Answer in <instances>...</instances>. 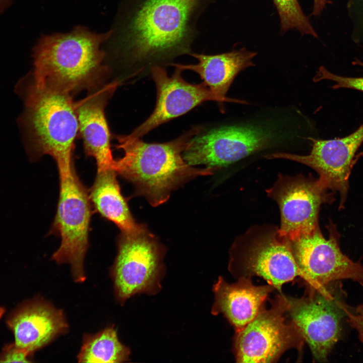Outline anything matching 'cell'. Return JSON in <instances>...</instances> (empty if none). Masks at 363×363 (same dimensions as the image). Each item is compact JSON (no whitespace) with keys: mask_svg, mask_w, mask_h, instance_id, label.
I'll list each match as a JSON object with an SVG mask.
<instances>
[{"mask_svg":"<svg viewBox=\"0 0 363 363\" xmlns=\"http://www.w3.org/2000/svg\"><path fill=\"white\" fill-rule=\"evenodd\" d=\"M212 0H130L117 47L137 72L150 73L192 52L198 19Z\"/></svg>","mask_w":363,"mask_h":363,"instance_id":"obj_1","label":"cell"},{"mask_svg":"<svg viewBox=\"0 0 363 363\" xmlns=\"http://www.w3.org/2000/svg\"><path fill=\"white\" fill-rule=\"evenodd\" d=\"M203 131L194 127L180 136L163 143H148L130 135L117 137V148L124 156L115 159L113 169L132 184L135 196L144 197L153 207L166 202L171 193L199 176L212 175L215 168L189 164L183 153L189 141Z\"/></svg>","mask_w":363,"mask_h":363,"instance_id":"obj_2","label":"cell"},{"mask_svg":"<svg viewBox=\"0 0 363 363\" xmlns=\"http://www.w3.org/2000/svg\"><path fill=\"white\" fill-rule=\"evenodd\" d=\"M112 33L78 26L69 33L42 37L33 49L34 85L70 94L103 85L109 69L100 46Z\"/></svg>","mask_w":363,"mask_h":363,"instance_id":"obj_3","label":"cell"},{"mask_svg":"<svg viewBox=\"0 0 363 363\" xmlns=\"http://www.w3.org/2000/svg\"><path fill=\"white\" fill-rule=\"evenodd\" d=\"M26 106L35 156H51L58 171L70 169L74 166V141L79 131L71 94L33 85Z\"/></svg>","mask_w":363,"mask_h":363,"instance_id":"obj_4","label":"cell"},{"mask_svg":"<svg viewBox=\"0 0 363 363\" xmlns=\"http://www.w3.org/2000/svg\"><path fill=\"white\" fill-rule=\"evenodd\" d=\"M341 282L318 287L307 285L305 294L299 298L284 294L286 315L298 328L317 361H327L341 335L347 294Z\"/></svg>","mask_w":363,"mask_h":363,"instance_id":"obj_5","label":"cell"},{"mask_svg":"<svg viewBox=\"0 0 363 363\" xmlns=\"http://www.w3.org/2000/svg\"><path fill=\"white\" fill-rule=\"evenodd\" d=\"M228 270L236 279L258 276L280 293L297 277L302 279L289 239L272 225L254 226L236 238L229 251Z\"/></svg>","mask_w":363,"mask_h":363,"instance_id":"obj_6","label":"cell"},{"mask_svg":"<svg viewBox=\"0 0 363 363\" xmlns=\"http://www.w3.org/2000/svg\"><path fill=\"white\" fill-rule=\"evenodd\" d=\"M58 173L59 199L49 234L59 236L61 243L51 259L59 264H69L73 279L81 283L86 279L84 263L89 247L92 205L74 166Z\"/></svg>","mask_w":363,"mask_h":363,"instance_id":"obj_7","label":"cell"},{"mask_svg":"<svg viewBox=\"0 0 363 363\" xmlns=\"http://www.w3.org/2000/svg\"><path fill=\"white\" fill-rule=\"evenodd\" d=\"M117 251L110 269L117 301L124 304L139 293L157 294L165 274L166 249L149 230L135 234L121 232Z\"/></svg>","mask_w":363,"mask_h":363,"instance_id":"obj_8","label":"cell"},{"mask_svg":"<svg viewBox=\"0 0 363 363\" xmlns=\"http://www.w3.org/2000/svg\"><path fill=\"white\" fill-rule=\"evenodd\" d=\"M286 311L284 294L280 293L269 309L264 305L252 321L235 332L233 351L237 362H274L289 349L301 352L305 340L296 325L286 321Z\"/></svg>","mask_w":363,"mask_h":363,"instance_id":"obj_9","label":"cell"},{"mask_svg":"<svg viewBox=\"0 0 363 363\" xmlns=\"http://www.w3.org/2000/svg\"><path fill=\"white\" fill-rule=\"evenodd\" d=\"M326 239L320 227L311 234L289 240L295 263L307 285L318 287L349 279L363 285V265L353 261L341 251L340 234L332 221L327 226Z\"/></svg>","mask_w":363,"mask_h":363,"instance_id":"obj_10","label":"cell"},{"mask_svg":"<svg viewBox=\"0 0 363 363\" xmlns=\"http://www.w3.org/2000/svg\"><path fill=\"white\" fill-rule=\"evenodd\" d=\"M319 178L301 174L288 176L279 174L274 184L266 190L268 196L279 206L280 235L289 240L311 234L319 227L321 206L334 200L332 193Z\"/></svg>","mask_w":363,"mask_h":363,"instance_id":"obj_11","label":"cell"},{"mask_svg":"<svg viewBox=\"0 0 363 363\" xmlns=\"http://www.w3.org/2000/svg\"><path fill=\"white\" fill-rule=\"evenodd\" d=\"M199 133L188 142L183 156L192 166L220 169L269 146L272 133L254 126H228Z\"/></svg>","mask_w":363,"mask_h":363,"instance_id":"obj_12","label":"cell"},{"mask_svg":"<svg viewBox=\"0 0 363 363\" xmlns=\"http://www.w3.org/2000/svg\"><path fill=\"white\" fill-rule=\"evenodd\" d=\"M309 139L312 142V148L309 154L301 155L278 152L265 157L269 159H288L313 168L329 190L339 192V208H343L351 170L359 156H356V153L363 143V124L354 132L341 138Z\"/></svg>","mask_w":363,"mask_h":363,"instance_id":"obj_13","label":"cell"},{"mask_svg":"<svg viewBox=\"0 0 363 363\" xmlns=\"http://www.w3.org/2000/svg\"><path fill=\"white\" fill-rule=\"evenodd\" d=\"M175 68L170 77L164 67L156 66L151 69L157 90L156 105L149 117L130 136L141 138L160 125L186 113L205 101H216L222 105L223 101L203 82L190 83L183 78V70Z\"/></svg>","mask_w":363,"mask_h":363,"instance_id":"obj_14","label":"cell"},{"mask_svg":"<svg viewBox=\"0 0 363 363\" xmlns=\"http://www.w3.org/2000/svg\"><path fill=\"white\" fill-rule=\"evenodd\" d=\"M6 323L15 343L33 353L68 330L63 312L40 297L21 303L8 316Z\"/></svg>","mask_w":363,"mask_h":363,"instance_id":"obj_15","label":"cell"},{"mask_svg":"<svg viewBox=\"0 0 363 363\" xmlns=\"http://www.w3.org/2000/svg\"><path fill=\"white\" fill-rule=\"evenodd\" d=\"M119 83L114 82L90 90L84 99L75 102L79 131L85 153L95 158L97 172L113 169L115 159L110 148V133L104 108Z\"/></svg>","mask_w":363,"mask_h":363,"instance_id":"obj_16","label":"cell"},{"mask_svg":"<svg viewBox=\"0 0 363 363\" xmlns=\"http://www.w3.org/2000/svg\"><path fill=\"white\" fill-rule=\"evenodd\" d=\"M275 288L270 284L255 285L251 278H239L233 283L219 276L213 287V315L222 314L235 332L244 328L256 316Z\"/></svg>","mask_w":363,"mask_h":363,"instance_id":"obj_17","label":"cell"},{"mask_svg":"<svg viewBox=\"0 0 363 363\" xmlns=\"http://www.w3.org/2000/svg\"><path fill=\"white\" fill-rule=\"evenodd\" d=\"M190 55L196 58L198 63L189 65L171 63L170 65L199 74L209 89L223 102L247 103L243 100L229 98L226 95L236 76L244 69L254 66L252 59L257 55L256 52L243 48L217 54L192 52Z\"/></svg>","mask_w":363,"mask_h":363,"instance_id":"obj_18","label":"cell"},{"mask_svg":"<svg viewBox=\"0 0 363 363\" xmlns=\"http://www.w3.org/2000/svg\"><path fill=\"white\" fill-rule=\"evenodd\" d=\"M117 175L113 169L97 172L89 193L92 205L102 217L114 223L121 232H141L147 227L137 223L133 217L121 192Z\"/></svg>","mask_w":363,"mask_h":363,"instance_id":"obj_19","label":"cell"},{"mask_svg":"<svg viewBox=\"0 0 363 363\" xmlns=\"http://www.w3.org/2000/svg\"><path fill=\"white\" fill-rule=\"evenodd\" d=\"M130 352L112 325L95 334H85L77 358L80 362H122L129 360Z\"/></svg>","mask_w":363,"mask_h":363,"instance_id":"obj_20","label":"cell"},{"mask_svg":"<svg viewBox=\"0 0 363 363\" xmlns=\"http://www.w3.org/2000/svg\"><path fill=\"white\" fill-rule=\"evenodd\" d=\"M272 1L279 16L282 33L289 29H296L302 34H309L318 37L297 0Z\"/></svg>","mask_w":363,"mask_h":363,"instance_id":"obj_21","label":"cell"},{"mask_svg":"<svg viewBox=\"0 0 363 363\" xmlns=\"http://www.w3.org/2000/svg\"><path fill=\"white\" fill-rule=\"evenodd\" d=\"M354 64L363 68V63L360 61H356ZM323 80H330L335 82V84L332 87L334 89L347 88L363 92V77H348L338 76L329 72L323 66H321L313 80L316 82Z\"/></svg>","mask_w":363,"mask_h":363,"instance_id":"obj_22","label":"cell"},{"mask_svg":"<svg viewBox=\"0 0 363 363\" xmlns=\"http://www.w3.org/2000/svg\"><path fill=\"white\" fill-rule=\"evenodd\" d=\"M33 353L18 347L15 343L7 344L0 354V362H31Z\"/></svg>","mask_w":363,"mask_h":363,"instance_id":"obj_23","label":"cell"},{"mask_svg":"<svg viewBox=\"0 0 363 363\" xmlns=\"http://www.w3.org/2000/svg\"><path fill=\"white\" fill-rule=\"evenodd\" d=\"M363 287V285L361 286ZM346 321L356 332L360 342L363 345V301L355 307H345Z\"/></svg>","mask_w":363,"mask_h":363,"instance_id":"obj_24","label":"cell"},{"mask_svg":"<svg viewBox=\"0 0 363 363\" xmlns=\"http://www.w3.org/2000/svg\"><path fill=\"white\" fill-rule=\"evenodd\" d=\"M327 4V0H314L313 10L312 15L314 16L320 15Z\"/></svg>","mask_w":363,"mask_h":363,"instance_id":"obj_25","label":"cell"},{"mask_svg":"<svg viewBox=\"0 0 363 363\" xmlns=\"http://www.w3.org/2000/svg\"><path fill=\"white\" fill-rule=\"evenodd\" d=\"M11 0H0V13L3 12L10 5Z\"/></svg>","mask_w":363,"mask_h":363,"instance_id":"obj_26","label":"cell"},{"mask_svg":"<svg viewBox=\"0 0 363 363\" xmlns=\"http://www.w3.org/2000/svg\"><path fill=\"white\" fill-rule=\"evenodd\" d=\"M6 310L3 307H0V319L3 316L4 314L5 313Z\"/></svg>","mask_w":363,"mask_h":363,"instance_id":"obj_27","label":"cell"}]
</instances>
